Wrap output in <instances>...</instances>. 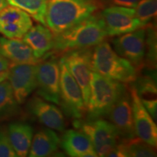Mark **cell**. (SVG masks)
<instances>
[{"instance_id": "6da1fadb", "label": "cell", "mask_w": 157, "mask_h": 157, "mask_svg": "<svg viewBox=\"0 0 157 157\" xmlns=\"http://www.w3.org/2000/svg\"><path fill=\"white\" fill-rule=\"evenodd\" d=\"M108 36L101 14H93L68 30L54 34L55 52L64 54L71 50L93 48Z\"/></svg>"}, {"instance_id": "7a4b0ae2", "label": "cell", "mask_w": 157, "mask_h": 157, "mask_svg": "<svg viewBox=\"0 0 157 157\" xmlns=\"http://www.w3.org/2000/svg\"><path fill=\"white\" fill-rule=\"evenodd\" d=\"M97 0H47L45 24L58 34L87 18L98 10Z\"/></svg>"}, {"instance_id": "3957f363", "label": "cell", "mask_w": 157, "mask_h": 157, "mask_svg": "<svg viewBox=\"0 0 157 157\" xmlns=\"http://www.w3.org/2000/svg\"><path fill=\"white\" fill-rule=\"evenodd\" d=\"M91 66L93 71L124 84L132 83L137 76L134 66L105 40L93 47Z\"/></svg>"}, {"instance_id": "277c9868", "label": "cell", "mask_w": 157, "mask_h": 157, "mask_svg": "<svg viewBox=\"0 0 157 157\" xmlns=\"http://www.w3.org/2000/svg\"><path fill=\"white\" fill-rule=\"evenodd\" d=\"M127 87L121 82L112 80L93 71L90 95L87 106V120L101 119L108 113Z\"/></svg>"}, {"instance_id": "5b68a950", "label": "cell", "mask_w": 157, "mask_h": 157, "mask_svg": "<svg viewBox=\"0 0 157 157\" xmlns=\"http://www.w3.org/2000/svg\"><path fill=\"white\" fill-rule=\"evenodd\" d=\"M74 126L79 127L89 137L98 156H107L120 139L115 127L109 121L101 118L86 121L76 120Z\"/></svg>"}, {"instance_id": "8992f818", "label": "cell", "mask_w": 157, "mask_h": 157, "mask_svg": "<svg viewBox=\"0 0 157 157\" xmlns=\"http://www.w3.org/2000/svg\"><path fill=\"white\" fill-rule=\"evenodd\" d=\"M60 105L68 117L80 120L87 112L79 86L60 59Z\"/></svg>"}, {"instance_id": "52a82bcc", "label": "cell", "mask_w": 157, "mask_h": 157, "mask_svg": "<svg viewBox=\"0 0 157 157\" xmlns=\"http://www.w3.org/2000/svg\"><path fill=\"white\" fill-rule=\"evenodd\" d=\"M93 48L78 49L63 54L60 60L77 82L81 89L87 109L90 95V81L92 71Z\"/></svg>"}, {"instance_id": "ba28073f", "label": "cell", "mask_w": 157, "mask_h": 157, "mask_svg": "<svg viewBox=\"0 0 157 157\" xmlns=\"http://www.w3.org/2000/svg\"><path fill=\"white\" fill-rule=\"evenodd\" d=\"M36 64V94L45 101L60 104V65L53 56Z\"/></svg>"}, {"instance_id": "9c48e42d", "label": "cell", "mask_w": 157, "mask_h": 157, "mask_svg": "<svg viewBox=\"0 0 157 157\" xmlns=\"http://www.w3.org/2000/svg\"><path fill=\"white\" fill-rule=\"evenodd\" d=\"M145 38L146 29L142 27L132 32L117 36L112 40L113 50L128 60L137 71L144 66Z\"/></svg>"}, {"instance_id": "30bf717a", "label": "cell", "mask_w": 157, "mask_h": 157, "mask_svg": "<svg viewBox=\"0 0 157 157\" xmlns=\"http://www.w3.org/2000/svg\"><path fill=\"white\" fill-rule=\"evenodd\" d=\"M109 36H117L142 28L134 8L109 6L101 13Z\"/></svg>"}, {"instance_id": "8fae6325", "label": "cell", "mask_w": 157, "mask_h": 157, "mask_svg": "<svg viewBox=\"0 0 157 157\" xmlns=\"http://www.w3.org/2000/svg\"><path fill=\"white\" fill-rule=\"evenodd\" d=\"M36 64H13L7 79L18 104H23L36 89Z\"/></svg>"}, {"instance_id": "7c38bea8", "label": "cell", "mask_w": 157, "mask_h": 157, "mask_svg": "<svg viewBox=\"0 0 157 157\" xmlns=\"http://www.w3.org/2000/svg\"><path fill=\"white\" fill-rule=\"evenodd\" d=\"M129 94L132 103L133 122L136 137L153 147L157 145V126L154 119L141 102L136 90L132 87Z\"/></svg>"}, {"instance_id": "4fadbf2b", "label": "cell", "mask_w": 157, "mask_h": 157, "mask_svg": "<svg viewBox=\"0 0 157 157\" xmlns=\"http://www.w3.org/2000/svg\"><path fill=\"white\" fill-rule=\"evenodd\" d=\"M27 109L45 127L60 132H63L66 129L63 113L56 104L45 101L39 96H34L29 101Z\"/></svg>"}, {"instance_id": "5bb4252c", "label": "cell", "mask_w": 157, "mask_h": 157, "mask_svg": "<svg viewBox=\"0 0 157 157\" xmlns=\"http://www.w3.org/2000/svg\"><path fill=\"white\" fill-rule=\"evenodd\" d=\"M106 117L117 129L119 137L122 139H132L136 137L131 103L128 90L121 96Z\"/></svg>"}, {"instance_id": "9a60e30c", "label": "cell", "mask_w": 157, "mask_h": 157, "mask_svg": "<svg viewBox=\"0 0 157 157\" xmlns=\"http://www.w3.org/2000/svg\"><path fill=\"white\" fill-rule=\"evenodd\" d=\"M31 16L14 6H7L0 12V34L10 39H22L32 26Z\"/></svg>"}, {"instance_id": "2e32d148", "label": "cell", "mask_w": 157, "mask_h": 157, "mask_svg": "<svg viewBox=\"0 0 157 157\" xmlns=\"http://www.w3.org/2000/svg\"><path fill=\"white\" fill-rule=\"evenodd\" d=\"M0 55L13 64H37L41 59L34 56L33 51L21 39L0 37Z\"/></svg>"}, {"instance_id": "e0dca14e", "label": "cell", "mask_w": 157, "mask_h": 157, "mask_svg": "<svg viewBox=\"0 0 157 157\" xmlns=\"http://www.w3.org/2000/svg\"><path fill=\"white\" fill-rule=\"evenodd\" d=\"M60 146L71 157L98 156L91 140L82 131L72 129L64 131Z\"/></svg>"}, {"instance_id": "ac0fdd59", "label": "cell", "mask_w": 157, "mask_h": 157, "mask_svg": "<svg viewBox=\"0 0 157 157\" xmlns=\"http://www.w3.org/2000/svg\"><path fill=\"white\" fill-rule=\"evenodd\" d=\"M22 39L38 59H42L53 49L54 34L42 24L31 26Z\"/></svg>"}, {"instance_id": "d6986e66", "label": "cell", "mask_w": 157, "mask_h": 157, "mask_svg": "<svg viewBox=\"0 0 157 157\" xmlns=\"http://www.w3.org/2000/svg\"><path fill=\"white\" fill-rule=\"evenodd\" d=\"M60 145V137L54 129L44 127L33 136L28 156L47 157L55 154Z\"/></svg>"}, {"instance_id": "ffe728a7", "label": "cell", "mask_w": 157, "mask_h": 157, "mask_svg": "<svg viewBox=\"0 0 157 157\" xmlns=\"http://www.w3.org/2000/svg\"><path fill=\"white\" fill-rule=\"evenodd\" d=\"M7 132L17 156H28L34 136L33 127L27 123L13 122L8 125Z\"/></svg>"}, {"instance_id": "44dd1931", "label": "cell", "mask_w": 157, "mask_h": 157, "mask_svg": "<svg viewBox=\"0 0 157 157\" xmlns=\"http://www.w3.org/2000/svg\"><path fill=\"white\" fill-rule=\"evenodd\" d=\"M19 113V104L15 99L8 80L0 82V120L9 119Z\"/></svg>"}, {"instance_id": "7402d4cb", "label": "cell", "mask_w": 157, "mask_h": 157, "mask_svg": "<svg viewBox=\"0 0 157 157\" xmlns=\"http://www.w3.org/2000/svg\"><path fill=\"white\" fill-rule=\"evenodd\" d=\"M9 5L23 10L41 24H45L47 0H7Z\"/></svg>"}, {"instance_id": "603a6c76", "label": "cell", "mask_w": 157, "mask_h": 157, "mask_svg": "<svg viewBox=\"0 0 157 157\" xmlns=\"http://www.w3.org/2000/svg\"><path fill=\"white\" fill-rule=\"evenodd\" d=\"M122 140L124 143L127 157H153L156 156L154 147L147 144L137 137Z\"/></svg>"}, {"instance_id": "cb8c5ba5", "label": "cell", "mask_w": 157, "mask_h": 157, "mask_svg": "<svg viewBox=\"0 0 157 157\" xmlns=\"http://www.w3.org/2000/svg\"><path fill=\"white\" fill-rule=\"evenodd\" d=\"M146 29L144 66L154 70L156 66V33L153 25Z\"/></svg>"}, {"instance_id": "d4e9b609", "label": "cell", "mask_w": 157, "mask_h": 157, "mask_svg": "<svg viewBox=\"0 0 157 157\" xmlns=\"http://www.w3.org/2000/svg\"><path fill=\"white\" fill-rule=\"evenodd\" d=\"M132 83H135L132 87L141 99L156 98V83L154 76H137Z\"/></svg>"}, {"instance_id": "484cf974", "label": "cell", "mask_w": 157, "mask_h": 157, "mask_svg": "<svg viewBox=\"0 0 157 157\" xmlns=\"http://www.w3.org/2000/svg\"><path fill=\"white\" fill-rule=\"evenodd\" d=\"M134 9L137 18L145 27L156 17L157 2L156 0H140Z\"/></svg>"}, {"instance_id": "4316f807", "label": "cell", "mask_w": 157, "mask_h": 157, "mask_svg": "<svg viewBox=\"0 0 157 157\" xmlns=\"http://www.w3.org/2000/svg\"><path fill=\"white\" fill-rule=\"evenodd\" d=\"M12 146L7 131L0 127V157H17Z\"/></svg>"}, {"instance_id": "83f0119b", "label": "cell", "mask_w": 157, "mask_h": 157, "mask_svg": "<svg viewBox=\"0 0 157 157\" xmlns=\"http://www.w3.org/2000/svg\"><path fill=\"white\" fill-rule=\"evenodd\" d=\"M140 0H101V4L107 6H120V7L135 8Z\"/></svg>"}, {"instance_id": "f1b7e54d", "label": "cell", "mask_w": 157, "mask_h": 157, "mask_svg": "<svg viewBox=\"0 0 157 157\" xmlns=\"http://www.w3.org/2000/svg\"><path fill=\"white\" fill-rule=\"evenodd\" d=\"M141 102L150 113L154 120L156 121V108H157V102L156 98H149V99H141Z\"/></svg>"}, {"instance_id": "f546056e", "label": "cell", "mask_w": 157, "mask_h": 157, "mask_svg": "<svg viewBox=\"0 0 157 157\" xmlns=\"http://www.w3.org/2000/svg\"><path fill=\"white\" fill-rule=\"evenodd\" d=\"M10 66L11 63L9 60H7L5 58L0 55V72L8 70Z\"/></svg>"}, {"instance_id": "4dcf8cb0", "label": "cell", "mask_w": 157, "mask_h": 157, "mask_svg": "<svg viewBox=\"0 0 157 157\" xmlns=\"http://www.w3.org/2000/svg\"><path fill=\"white\" fill-rule=\"evenodd\" d=\"M8 70L5 71L0 72V82H3L4 80H5V79H7V77H8V74H9Z\"/></svg>"}, {"instance_id": "1f68e13d", "label": "cell", "mask_w": 157, "mask_h": 157, "mask_svg": "<svg viewBox=\"0 0 157 157\" xmlns=\"http://www.w3.org/2000/svg\"><path fill=\"white\" fill-rule=\"evenodd\" d=\"M8 5L9 3L7 0H0V12Z\"/></svg>"}]
</instances>
